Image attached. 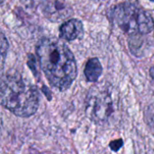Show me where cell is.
Segmentation results:
<instances>
[{
    "instance_id": "obj_1",
    "label": "cell",
    "mask_w": 154,
    "mask_h": 154,
    "mask_svg": "<svg viewBox=\"0 0 154 154\" xmlns=\"http://www.w3.org/2000/svg\"><path fill=\"white\" fill-rule=\"evenodd\" d=\"M36 53L49 82L60 90L68 89L77 77V64L69 48L59 39L45 37L38 42Z\"/></svg>"
},
{
    "instance_id": "obj_2",
    "label": "cell",
    "mask_w": 154,
    "mask_h": 154,
    "mask_svg": "<svg viewBox=\"0 0 154 154\" xmlns=\"http://www.w3.org/2000/svg\"><path fill=\"white\" fill-rule=\"evenodd\" d=\"M37 88L24 82L16 71L8 72L1 83V104L17 116H32L39 107Z\"/></svg>"
},
{
    "instance_id": "obj_3",
    "label": "cell",
    "mask_w": 154,
    "mask_h": 154,
    "mask_svg": "<svg viewBox=\"0 0 154 154\" xmlns=\"http://www.w3.org/2000/svg\"><path fill=\"white\" fill-rule=\"evenodd\" d=\"M113 22L132 36L144 35L154 30L152 16L144 9L131 3L117 5L111 13Z\"/></svg>"
},
{
    "instance_id": "obj_4",
    "label": "cell",
    "mask_w": 154,
    "mask_h": 154,
    "mask_svg": "<svg viewBox=\"0 0 154 154\" xmlns=\"http://www.w3.org/2000/svg\"><path fill=\"white\" fill-rule=\"evenodd\" d=\"M115 111L116 100L108 88H91L86 102V113L93 122L105 123Z\"/></svg>"
},
{
    "instance_id": "obj_5",
    "label": "cell",
    "mask_w": 154,
    "mask_h": 154,
    "mask_svg": "<svg viewBox=\"0 0 154 154\" xmlns=\"http://www.w3.org/2000/svg\"><path fill=\"white\" fill-rule=\"evenodd\" d=\"M83 24L79 19H70L60 28V36L67 41H74L83 36Z\"/></svg>"
},
{
    "instance_id": "obj_6",
    "label": "cell",
    "mask_w": 154,
    "mask_h": 154,
    "mask_svg": "<svg viewBox=\"0 0 154 154\" xmlns=\"http://www.w3.org/2000/svg\"><path fill=\"white\" fill-rule=\"evenodd\" d=\"M102 65L97 58L88 60L85 67V76L89 82H97L102 74Z\"/></svg>"
},
{
    "instance_id": "obj_7",
    "label": "cell",
    "mask_w": 154,
    "mask_h": 154,
    "mask_svg": "<svg viewBox=\"0 0 154 154\" xmlns=\"http://www.w3.org/2000/svg\"><path fill=\"white\" fill-rule=\"evenodd\" d=\"M44 12L46 14H49L48 17L50 19H60L69 15V14L66 12L65 5L60 4L59 2H48L44 6Z\"/></svg>"
},
{
    "instance_id": "obj_8",
    "label": "cell",
    "mask_w": 154,
    "mask_h": 154,
    "mask_svg": "<svg viewBox=\"0 0 154 154\" xmlns=\"http://www.w3.org/2000/svg\"><path fill=\"white\" fill-rule=\"evenodd\" d=\"M7 50H8V42H7V39L5 38V34L2 33L1 34V54H2L3 58H5V56L7 52Z\"/></svg>"
},
{
    "instance_id": "obj_9",
    "label": "cell",
    "mask_w": 154,
    "mask_h": 154,
    "mask_svg": "<svg viewBox=\"0 0 154 154\" xmlns=\"http://www.w3.org/2000/svg\"><path fill=\"white\" fill-rule=\"evenodd\" d=\"M36 61H35V58L32 55V54H30L29 56H28V66L31 68V69L32 70V72L34 73V75L36 76V74H38V72H37V69H36Z\"/></svg>"
},
{
    "instance_id": "obj_10",
    "label": "cell",
    "mask_w": 154,
    "mask_h": 154,
    "mask_svg": "<svg viewBox=\"0 0 154 154\" xmlns=\"http://www.w3.org/2000/svg\"><path fill=\"white\" fill-rule=\"evenodd\" d=\"M123 141L121 140V139H119V140H116V141H113V142H111L110 143V147H111V149L114 151V152H117L122 146H123Z\"/></svg>"
},
{
    "instance_id": "obj_11",
    "label": "cell",
    "mask_w": 154,
    "mask_h": 154,
    "mask_svg": "<svg viewBox=\"0 0 154 154\" xmlns=\"http://www.w3.org/2000/svg\"><path fill=\"white\" fill-rule=\"evenodd\" d=\"M147 119H148L151 126L154 127V110L152 108L151 110L147 111Z\"/></svg>"
},
{
    "instance_id": "obj_12",
    "label": "cell",
    "mask_w": 154,
    "mask_h": 154,
    "mask_svg": "<svg viewBox=\"0 0 154 154\" xmlns=\"http://www.w3.org/2000/svg\"><path fill=\"white\" fill-rule=\"evenodd\" d=\"M150 74H151V77L152 78V79L154 80V66L152 68H151V69H150Z\"/></svg>"
},
{
    "instance_id": "obj_13",
    "label": "cell",
    "mask_w": 154,
    "mask_h": 154,
    "mask_svg": "<svg viewBox=\"0 0 154 154\" xmlns=\"http://www.w3.org/2000/svg\"><path fill=\"white\" fill-rule=\"evenodd\" d=\"M151 1H152V2H154V0H151Z\"/></svg>"
},
{
    "instance_id": "obj_14",
    "label": "cell",
    "mask_w": 154,
    "mask_h": 154,
    "mask_svg": "<svg viewBox=\"0 0 154 154\" xmlns=\"http://www.w3.org/2000/svg\"><path fill=\"white\" fill-rule=\"evenodd\" d=\"M3 1H4V0H2V2H3Z\"/></svg>"
}]
</instances>
